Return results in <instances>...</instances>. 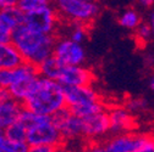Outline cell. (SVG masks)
<instances>
[{
    "mask_svg": "<svg viewBox=\"0 0 154 152\" xmlns=\"http://www.w3.org/2000/svg\"><path fill=\"white\" fill-rule=\"evenodd\" d=\"M141 4H142L143 6H149V5H152L153 3H152V1H146V0H144V1H141Z\"/></svg>",
    "mask_w": 154,
    "mask_h": 152,
    "instance_id": "obj_32",
    "label": "cell"
},
{
    "mask_svg": "<svg viewBox=\"0 0 154 152\" xmlns=\"http://www.w3.org/2000/svg\"><path fill=\"white\" fill-rule=\"evenodd\" d=\"M17 4L18 1H16V0H0V7H2V10L15 7L17 6Z\"/></svg>",
    "mask_w": 154,
    "mask_h": 152,
    "instance_id": "obj_28",
    "label": "cell"
},
{
    "mask_svg": "<svg viewBox=\"0 0 154 152\" xmlns=\"http://www.w3.org/2000/svg\"><path fill=\"white\" fill-rule=\"evenodd\" d=\"M82 152H108V150L104 142L89 141V142H86V146L83 147Z\"/></svg>",
    "mask_w": 154,
    "mask_h": 152,
    "instance_id": "obj_25",
    "label": "cell"
},
{
    "mask_svg": "<svg viewBox=\"0 0 154 152\" xmlns=\"http://www.w3.org/2000/svg\"><path fill=\"white\" fill-rule=\"evenodd\" d=\"M33 77H41L38 67L28 62H23L17 68L0 71V85L4 89H8L16 83H20L22 80H26Z\"/></svg>",
    "mask_w": 154,
    "mask_h": 152,
    "instance_id": "obj_14",
    "label": "cell"
},
{
    "mask_svg": "<svg viewBox=\"0 0 154 152\" xmlns=\"http://www.w3.org/2000/svg\"><path fill=\"white\" fill-rule=\"evenodd\" d=\"M87 37V31L83 25H75L70 31V39L81 44Z\"/></svg>",
    "mask_w": 154,
    "mask_h": 152,
    "instance_id": "obj_22",
    "label": "cell"
},
{
    "mask_svg": "<svg viewBox=\"0 0 154 152\" xmlns=\"http://www.w3.org/2000/svg\"><path fill=\"white\" fill-rule=\"evenodd\" d=\"M47 4H49V1H47V0H18L17 7L23 13H27L33 10L39 9L41 6H44Z\"/></svg>",
    "mask_w": 154,
    "mask_h": 152,
    "instance_id": "obj_21",
    "label": "cell"
},
{
    "mask_svg": "<svg viewBox=\"0 0 154 152\" xmlns=\"http://www.w3.org/2000/svg\"><path fill=\"white\" fill-rule=\"evenodd\" d=\"M25 62L21 52L12 44H0V67L2 69H14Z\"/></svg>",
    "mask_w": 154,
    "mask_h": 152,
    "instance_id": "obj_16",
    "label": "cell"
},
{
    "mask_svg": "<svg viewBox=\"0 0 154 152\" xmlns=\"http://www.w3.org/2000/svg\"><path fill=\"white\" fill-rule=\"evenodd\" d=\"M148 134H118L108 139L104 144L108 152H133L137 150L147 139Z\"/></svg>",
    "mask_w": 154,
    "mask_h": 152,
    "instance_id": "obj_13",
    "label": "cell"
},
{
    "mask_svg": "<svg viewBox=\"0 0 154 152\" xmlns=\"http://www.w3.org/2000/svg\"><path fill=\"white\" fill-rule=\"evenodd\" d=\"M56 10L60 16L75 25H87L98 16L100 6L91 0H59Z\"/></svg>",
    "mask_w": 154,
    "mask_h": 152,
    "instance_id": "obj_4",
    "label": "cell"
},
{
    "mask_svg": "<svg viewBox=\"0 0 154 152\" xmlns=\"http://www.w3.org/2000/svg\"><path fill=\"white\" fill-rule=\"evenodd\" d=\"M12 99L11 94L8 89H4V88H0V102H4V101H8Z\"/></svg>",
    "mask_w": 154,
    "mask_h": 152,
    "instance_id": "obj_29",
    "label": "cell"
},
{
    "mask_svg": "<svg viewBox=\"0 0 154 152\" xmlns=\"http://www.w3.org/2000/svg\"><path fill=\"white\" fill-rule=\"evenodd\" d=\"M53 55L66 66H81L86 59L83 46L71 40L70 38L57 39Z\"/></svg>",
    "mask_w": 154,
    "mask_h": 152,
    "instance_id": "obj_8",
    "label": "cell"
},
{
    "mask_svg": "<svg viewBox=\"0 0 154 152\" xmlns=\"http://www.w3.org/2000/svg\"><path fill=\"white\" fill-rule=\"evenodd\" d=\"M2 134L9 140L14 142H27V134H28V129L26 125H23L20 121L17 123L10 125L5 130L2 131Z\"/></svg>",
    "mask_w": 154,
    "mask_h": 152,
    "instance_id": "obj_18",
    "label": "cell"
},
{
    "mask_svg": "<svg viewBox=\"0 0 154 152\" xmlns=\"http://www.w3.org/2000/svg\"><path fill=\"white\" fill-rule=\"evenodd\" d=\"M119 23L121 27H124L126 29L136 31L141 26L142 21H141L140 13L134 9H126L119 16Z\"/></svg>",
    "mask_w": 154,
    "mask_h": 152,
    "instance_id": "obj_19",
    "label": "cell"
},
{
    "mask_svg": "<svg viewBox=\"0 0 154 152\" xmlns=\"http://www.w3.org/2000/svg\"><path fill=\"white\" fill-rule=\"evenodd\" d=\"M29 145L27 142L9 141L3 134L0 136V151L2 152H28Z\"/></svg>",
    "mask_w": 154,
    "mask_h": 152,
    "instance_id": "obj_20",
    "label": "cell"
},
{
    "mask_svg": "<svg viewBox=\"0 0 154 152\" xmlns=\"http://www.w3.org/2000/svg\"><path fill=\"white\" fill-rule=\"evenodd\" d=\"M65 65L57 60L55 56H50L48 60H45L39 67H38V71H39V75L43 78H48L51 80H56L59 79V75L61 73V69Z\"/></svg>",
    "mask_w": 154,
    "mask_h": 152,
    "instance_id": "obj_17",
    "label": "cell"
},
{
    "mask_svg": "<svg viewBox=\"0 0 154 152\" xmlns=\"http://www.w3.org/2000/svg\"><path fill=\"white\" fill-rule=\"evenodd\" d=\"M136 34H137V38L142 42L149 40L153 37V32H152V28H150L149 23L148 22H142L141 26L136 29Z\"/></svg>",
    "mask_w": 154,
    "mask_h": 152,
    "instance_id": "obj_24",
    "label": "cell"
},
{
    "mask_svg": "<svg viewBox=\"0 0 154 152\" xmlns=\"http://www.w3.org/2000/svg\"><path fill=\"white\" fill-rule=\"evenodd\" d=\"M0 152H2V151H0Z\"/></svg>",
    "mask_w": 154,
    "mask_h": 152,
    "instance_id": "obj_33",
    "label": "cell"
},
{
    "mask_svg": "<svg viewBox=\"0 0 154 152\" xmlns=\"http://www.w3.org/2000/svg\"><path fill=\"white\" fill-rule=\"evenodd\" d=\"M50 118H51V122L56 125V128L61 133L64 142H73L77 140H85L82 118L73 115L67 107L56 112Z\"/></svg>",
    "mask_w": 154,
    "mask_h": 152,
    "instance_id": "obj_7",
    "label": "cell"
},
{
    "mask_svg": "<svg viewBox=\"0 0 154 152\" xmlns=\"http://www.w3.org/2000/svg\"><path fill=\"white\" fill-rule=\"evenodd\" d=\"M57 21H59V12L49 3L39 9L25 13L23 25L37 33L54 35V32L57 28Z\"/></svg>",
    "mask_w": 154,
    "mask_h": 152,
    "instance_id": "obj_6",
    "label": "cell"
},
{
    "mask_svg": "<svg viewBox=\"0 0 154 152\" xmlns=\"http://www.w3.org/2000/svg\"><path fill=\"white\" fill-rule=\"evenodd\" d=\"M108 116L110 121L111 131L115 133V135L132 133V130L136 128L134 116L125 106L111 107L108 111Z\"/></svg>",
    "mask_w": 154,
    "mask_h": 152,
    "instance_id": "obj_12",
    "label": "cell"
},
{
    "mask_svg": "<svg viewBox=\"0 0 154 152\" xmlns=\"http://www.w3.org/2000/svg\"><path fill=\"white\" fill-rule=\"evenodd\" d=\"M64 94L66 107L80 118L105 110L98 92L92 86H64Z\"/></svg>",
    "mask_w": 154,
    "mask_h": 152,
    "instance_id": "obj_3",
    "label": "cell"
},
{
    "mask_svg": "<svg viewBox=\"0 0 154 152\" xmlns=\"http://www.w3.org/2000/svg\"><path fill=\"white\" fill-rule=\"evenodd\" d=\"M27 144L29 146L59 147L64 145L61 133L51 122L50 117H43L37 124L28 129Z\"/></svg>",
    "mask_w": 154,
    "mask_h": 152,
    "instance_id": "obj_5",
    "label": "cell"
},
{
    "mask_svg": "<svg viewBox=\"0 0 154 152\" xmlns=\"http://www.w3.org/2000/svg\"><path fill=\"white\" fill-rule=\"evenodd\" d=\"M54 148L50 146H29L28 152H54Z\"/></svg>",
    "mask_w": 154,
    "mask_h": 152,
    "instance_id": "obj_27",
    "label": "cell"
},
{
    "mask_svg": "<svg viewBox=\"0 0 154 152\" xmlns=\"http://www.w3.org/2000/svg\"><path fill=\"white\" fill-rule=\"evenodd\" d=\"M63 86H92L94 74L82 66H64L57 79Z\"/></svg>",
    "mask_w": 154,
    "mask_h": 152,
    "instance_id": "obj_11",
    "label": "cell"
},
{
    "mask_svg": "<svg viewBox=\"0 0 154 152\" xmlns=\"http://www.w3.org/2000/svg\"><path fill=\"white\" fill-rule=\"evenodd\" d=\"M23 108V104L15 99L0 102V128H2V131L20 121Z\"/></svg>",
    "mask_w": 154,
    "mask_h": 152,
    "instance_id": "obj_15",
    "label": "cell"
},
{
    "mask_svg": "<svg viewBox=\"0 0 154 152\" xmlns=\"http://www.w3.org/2000/svg\"><path fill=\"white\" fill-rule=\"evenodd\" d=\"M125 107L132 113H138V112H142L143 110H146L147 107V101L142 98H136V99H131L126 102Z\"/></svg>",
    "mask_w": 154,
    "mask_h": 152,
    "instance_id": "obj_23",
    "label": "cell"
},
{
    "mask_svg": "<svg viewBox=\"0 0 154 152\" xmlns=\"http://www.w3.org/2000/svg\"><path fill=\"white\" fill-rule=\"evenodd\" d=\"M82 125H83V139L87 142L100 141L103 138H105V135L109 131H111L108 111L105 110L82 118Z\"/></svg>",
    "mask_w": 154,
    "mask_h": 152,
    "instance_id": "obj_9",
    "label": "cell"
},
{
    "mask_svg": "<svg viewBox=\"0 0 154 152\" xmlns=\"http://www.w3.org/2000/svg\"><path fill=\"white\" fill-rule=\"evenodd\" d=\"M23 107L42 117L54 116L66 107L64 86L56 80L39 77L25 100Z\"/></svg>",
    "mask_w": 154,
    "mask_h": 152,
    "instance_id": "obj_1",
    "label": "cell"
},
{
    "mask_svg": "<svg viewBox=\"0 0 154 152\" xmlns=\"http://www.w3.org/2000/svg\"><path fill=\"white\" fill-rule=\"evenodd\" d=\"M25 22V13L17 6L0 11V44H9L16 28Z\"/></svg>",
    "mask_w": 154,
    "mask_h": 152,
    "instance_id": "obj_10",
    "label": "cell"
},
{
    "mask_svg": "<svg viewBox=\"0 0 154 152\" xmlns=\"http://www.w3.org/2000/svg\"><path fill=\"white\" fill-rule=\"evenodd\" d=\"M11 43L21 52L25 62L39 67L53 56L56 39L54 35L37 33L22 25L15 29Z\"/></svg>",
    "mask_w": 154,
    "mask_h": 152,
    "instance_id": "obj_2",
    "label": "cell"
},
{
    "mask_svg": "<svg viewBox=\"0 0 154 152\" xmlns=\"http://www.w3.org/2000/svg\"><path fill=\"white\" fill-rule=\"evenodd\" d=\"M148 23L152 28V32H153V37H154V12H152L149 15V20H148Z\"/></svg>",
    "mask_w": 154,
    "mask_h": 152,
    "instance_id": "obj_30",
    "label": "cell"
},
{
    "mask_svg": "<svg viewBox=\"0 0 154 152\" xmlns=\"http://www.w3.org/2000/svg\"><path fill=\"white\" fill-rule=\"evenodd\" d=\"M133 152H154V135L148 134L144 142Z\"/></svg>",
    "mask_w": 154,
    "mask_h": 152,
    "instance_id": "obj_26",
    "label": "cell"
},
{
    "mask_svg": "<svg viewBox=\"0 0 154 152\" xmlns=\"http://www.w3.org/2000/svg\"><path fill=\"white\" fill-rule=\"evenodd\" d=\"M149 88H150L152 90H154V73L152 74V77H150V79H149Z\"/></svg>",
    "mask_w": 154,
    "mask_h": 152,
    "instance_id": "obj_31",
    "label": "cell"
}]
</instances>
